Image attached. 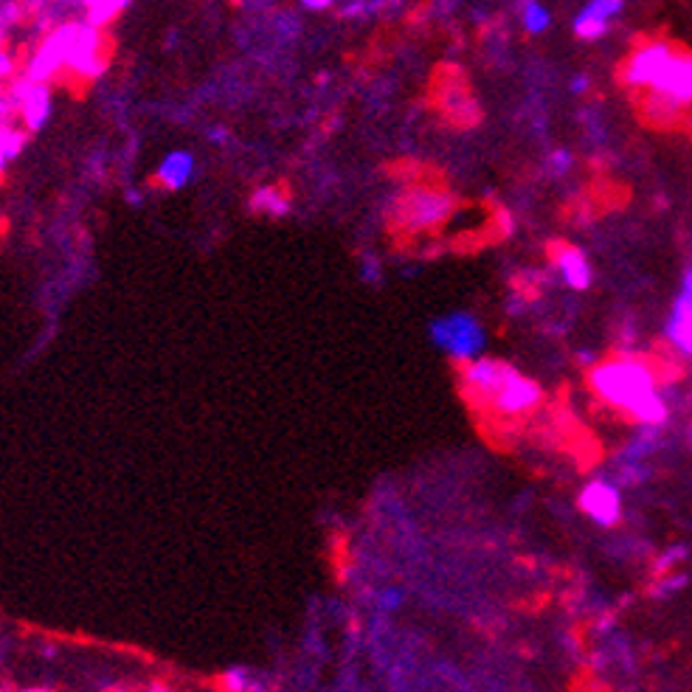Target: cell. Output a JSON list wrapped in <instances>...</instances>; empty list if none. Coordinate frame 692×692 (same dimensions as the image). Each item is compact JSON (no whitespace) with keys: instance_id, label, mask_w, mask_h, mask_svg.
Instances as JSON below:
<instances>
[{"instance_id":"cell-6","label":"cell","mask_w":692,"mask_h":692,"mask_svg":"<svg viewBox=\"0 0 692 692\" xmlns=\"http://www.w3.org/2000/svg\"><path fill=\"white\" fill-rule=\"evenodd\" d=\"M577 510L586 515L594 527L617 529L625 518V496L611 476L588 479L577 493Z\"/></svg>"},{"instance_id":"cell-8","label":"cell","mask_w":692,"mask_h":692,"mask_svg":"<svg viewBox=\"0 0 692 692\" xmlns=\"http://www.w3.org/2000/svg\"><path fill=\"white\" fill-rule=\"evenodd\" d=\"M76 20H68V23H60L54 29L48 31L46 37L40 40V46L34 48V54L26 62V71L23 76L31 79V82H54L57 76L65 74V62H68V48H71V40H74Z\"/></svg>"},{"instance_id":"cell-17","label":"cell","mask_w":692,"mask_h":692,"mask_svg":"<svg viewBox=\"0 0 692 692\" xmlns=\"http://www.w3.org/2000/svg\"><path fill=\"white\" fill-rule=\"evenodd\" d=\"M664 431L662 428H636L631 442L619 451L617 462H650L656 453L662 451Z\"/></svg>"},{"instance_id":"cell-15","label":"cell","mask_w":692,"mask_h":692,"mask_svg":"<svg viewBox=\"0 0 692 692\" xmlns=\"http://www.w3.org/2000/svg\"><path fill=\"white\" fill-rule=\"evenodd\" d=\"M625 420L631 422L633 428H667V422L673 420V403L667 389H656L650 392L645 400H639L636 406L625 414Z\"/></svg>"},{"instance_id":"cell-34","label":"cell","mask_w":692,"mask_h":692,"mask_svg":"<svg viewBox=\"0 0 692 692\" xmlns=\"http://www.w3.org/2000/svg\"><path fill=\"white\" fill-rule=\"evenodd\" d=\"M124 197H127V203H130V206H141V200H144V197H141V192H136V189H127V192H124Z\"/></svg>"},{"instance_id":"cell-13","label":"cell","mask_w":692,"mask_h":692,"mask_svg":"<svg viewBox=\"0 0 692 692\" xmlns=\"http://www.w3.org/2000/svg\"><path fill=\"white\" fill-rule=\"evenodd\" d=\"M664 338L670 349L692 361V290L678 287V296L673 299V307L664 321Z\"/></svg>"},{"instance_id":"cell-16","label":"cell","mask_w":692,"mask_h":692,"mask_svg":"<svg viewBox=\"0 0 692 692\" xmlns=\"http://www.w3.org/2000/svg\"><path fill=\"white\" fill-rule=\"evenodd\" d=\"M611 17H617V12L608 6V0H588L586 9L574 17V34L586 43H594L608 34L611 29Z\"/></svg>"},{"instance_id":"cell-35","label":"cell","mask_w":692,"mask_h":692,"mask_svg":"<svg viewBox=\"0 0 692 692\" xmlns=\"http://www.w3.org/2000/svg\"><path fill=\"white\" fill-rule=\"evenodd\" d=\"M245 692H271V690H268L259 678H251V684H248V690Z\"/></svg>"},{"instance_id":"cell-12","label":"cell","mask_w":692,"mask_h":692,"mask_svg":"<svg viewBox=\"0 0 692 692\" xmlns=\"http://www.w3.org/2000/svg\"><path fill=\"white\" fill-rule=\"evenodd\" d=\"M645 91L662 93L667 99H673L678 105L692 107V54L684 48H673V54L667 57L659 74L653 76V82Z\"/></svg>"},{"instance_id":"cell-21","label":"cell","mask_w":692,"mask_h":692,"mask_svg":"<svg viewBox=\"0 0 692 692\" xmlns=\"http://www.w3.org/2000/svg\"><path fill=\"white\" fill-rule=\"evenodd\" d=\"M687 560H690V546H687V543H670L667 549H662L659 555L653 557V563H650V577H662V574L676 572Z\"/></svg>"},{"instance_id":"cell-39","label":"cell","mask_w":692,"mask_h":692,"mask_svg":"<svg viewBox=\"0 0 692 692\" xmlns=\"http://www.w3.org/2000/svg\"><path fill=\"white\" fill-rule=\"evenodd\" d=\"M690 448H692V425H690Z\"/></svg>"},{"instance_id":"cell-11","label":"cell","mask_w":692,"mask_h":692,"mask_svg":"<svg viewBox=\"0 0 692 692\" xmlns=\"http://www.w3.org/2000/svg\"><path fill=\"white\" fill-rule=\"evenodd\" d=\"M549 265H552V273L557 276V282L574 290V293H586L594 285L591 259H588L583 248H577L572 242H552L549 245Z\"/></svg>"},{"instance_id":"cell-18","label":"cell","mask_w":692,"mask_h":692,"mask_svg":"<svg viewBox=\"0 0 692 692\" xmlns=\"http://www.w3.org/2000/svg\"><path fill=\"white\" fill-rule=\"evenodd\" d=\"M248 209L254 211V214H262V217L279 220V217L290 214V195H287L282 186H273V183L256 186L251 197H248Z\"/></svg>"},{"instance_id":"cell-38","label":"cell","mask_w":692,"mask_h":692,"mask_svg":"<svg viewBox=\"0 0 692 692\" xmlns=\"http://www.w3.org/2000/svg\"><path fill=\"white\" fill-rule=\"evenodd\" d=\"M3 169H6V164H3V161H0V175H3Z\"/></svg>"},{"instance_id":"cell-19","label":"cell","mask_w":692,"mask_h":692,"mask_svg":"<svg viewBox=\"0 0 692 692\" xmlns=\"http://www.w3.org/2000/svg\"><path fill=\"white\" fill-rule=\"evenodd\" d=\"M687 586H690V574L684 572V569H676V572L662 574V577H650L647 597L653 602L676 600L681 591H687Z\"/></svg>"},{"instance_id":"cell-40","label":"cell","mask_w":692,"mask_h":692,"mask_svg":"<svg viewBox=\"0 0 692 692\" xmlns=\"http://www.w3.org/2000/svg\"><path fill=\"white\" fill-rule=\"evenodd\" d=\"M231 3H242V0H231Z\"/></svg>"},{"instance_id":"cell-23","label":"cell","mask_w":692,"mask_h":692,"mask_svg":"<svg viewBox=\"0 0 692 692\" xmlns=\"http://www.w3.org/2000/svg\"><path fill=\"white\" fill-rule=\"evenodd\" d=\"M521 26L527 29V34H543L552 26V15L538 0H521Z\"/></svg>"},{"instance_id":"cell-25","label":"cell","mask_w":692,"mask_h":692,"mask_svg":"<svg viewBox=\"0 0 692 692\" xmlns=\"http://www.w3.org/2000/svg\"><path fill=\"white\" fill-rule=\"evenodd\" d=\"M20 17H23V6L17 0H3L0 3V37L15 29Z\"/></svg>"},{"instance_id":"cell-14","label":"cell","mask_w":692,"mask_h":692,"mask_svg":"<svg viewBox=\"0 0 692 692\" xmlns=\"http://www.w3.org/2000/svg\"><path fill=\"white\" fill-rule=\"evenodd\" d=\"M197 175V158L192 150H169L155 166V183L166 192H181Z\"/></svg>"},{"instance_id":"cell-5","label":"cell","mask_w":692,"mask_h":692,"mask_svg":"<svg viewBox=\"0 0 692 692\" xmlns=\"http://www.w3.org/2000/svg\"><path fill=\"white\" fill-rule=\"evenodd\" d=\"M431 341L456 366H462V363L484 355V349H487V332L479 324V318L459 310V313H448V316L437 318L431 324Z\"/></svg>"},{"instance_id":"cell-31","label":"cell","mask_w":692,"mask_h":692,"mask_svg":"<svg viewBox=\"0 0 692 692\" xmlns=\"http://www.w3.org/2000/svg\"><path fill=\"white\" fill-rule=\"evenodd\" d=\"M304 9H310V12H324V9H330V6H335V0H299Z\"/></svg>"},{"instance_id":"cell-33","label":"cell","mask_w":692,"mask_h":692,"mask_svg":"<svg viewBox=\"0 0 692 692\" xmlns=\"http://www.w3.org/2000/svg\"><path fill=\"white\" fill-rule=\"evenodd\" d=\"M572 91L574 93H586L588 91V76H577L572 82Z\"/></svg>"},{"instance_id":"cell-28","label":"cell","mask_w":692,"mask_h":692,"mask_svg":"<svg viewBox=\"0 0 692 692\" xmlns=\"http://www.w3.org/2000/svg\"><path fill=\"white\" fill-rule=\"evenodd\" d=\"M15 71H17L15 57H12L6 48L0 46V82H3V79H12V76H15Z\"/></svg>"},{"instance_id":"cell-9","label":"cell","mask_w":692,"mask_h":692,"mask_svg":"<svg viewBox=\"0 0 692 692\" xmlns=\"http://www.w3.org/2000/svg\"><path fill=\"white\" fill-rule=\"evenodd\" d=\"M9 99L17 110V119L23 121L26 133H40L51 121L54 113V93L48 82H31L26 76H12Z\"/></svg>"},{"instance_id":"cell-32","label":"cell","mask_w":692,"mask_h":692,"mask_svg":"<svg viewBox=\"0 0 692 692\" xmlns=\"http://www.w3.org/2000/svg\"><path fill=\"white\" fill-rule=\"evenodd\" d=\"M206 138H209L211 144H226L228 130L226 127H209V130H206Z\"/></svg>"},{"instance_id":"cell-27","label":"cell","mask_w":692,"mask_h":692,"mask_svg":"<svg viewBox=\"0 0 692 692\" xmlns=\"http://www.w3.org/2000/svg\"><path fill=\"white\" fill-rule=\"evenodd\" d=\"M338 15L344 17V20H358V17H366L369 15V0H346L344 6L338 9Z\"/></svg>"},{"instance_id":"cell-1","label":"cell","mask_w":692,"mask_h":692,"mask_svg":"<svg viewBox=\"0 0 692 692\" xmlns=\"http://www.w3.org/2000/svg\"><path fill=\"white\" fill-rule=\"evenodd\" d=\"M586 383L602 406L617 411L619 417H625L639 400L662 386L656 366L636 352H617L588 366Z\"/></svg>"},{"instance_id":"cell-36","label":"cell","mask_w":692,"mask_h":692,"mask_svg":"<svg viewBox=\"0 0 692 692\" xmlns=\"http://www.w3.org/2000/svg\"><path fill=\"white\" fill-rule=\"evenodd\" d=\"M608 6H611V9L619 15V12H622V6H625V0H608Z\"/></svg>"},{"instance_id":"cell-29","label":"cell","mask_w":692,"mask_h":692,"mask_svg":"<svg viewBox=\"0 0 692 692\" xmlns=\"http://www.w3.org/2000/svg\"><path fill=\"white\" fill-rule=\"evenodd\" d=\"M400 597H403V594H400L397 588H389V591H383V594H380V602H377V605H380L383 611H392V608L400 605Z\"/></svg>"},{"instance_id":"cell-22","label":"cell","mask_w":692,"mask_h":692,"mask_svg":"<svg viewBox=\"0 0 692 692\" xmlns=\"http://www.w3.org/2000/svg\"><path fill=\"white\" fill-rule=\"evenodd\" d=\"M130 3H133V0H91V3L85 6V20H88L91 26L105 29V26H110Z\"/></svg>"},{"instance_id":"cell-20","label":"cell","mask_w":692,"mask_h":692,"mask_svg":"<svg viewBox=\"0 0 692 692\" xmlns=\"http://www.w3.org/2000/svg\"><path fill=\"white\" fill-rule=\"evenodd\" d=\"M29 144V136L23 127H15L12 121H0V161L9 166L17 161Z\"/></svg>"},{"instance_id":"cell-7","label":"cell","mask_w":692,"mask_h":692,"mask_svg":"<svg viewBox=\"0 0 692 692\" xmlns=\"http://www.w3.org/2000/svg\"><path fill=\"white\" fill-rule=\"evenodd\" d=\"M65 71L74 74L79 82H93L107 71V40L99 26L88 20H76L74 40L68 48Z\"/></svg>"},{"instance_id":"cell-10","label":"cell","mask_w":692,"mask_h":692,"mask_svg":"<svg viewBox=\"0 0 692 692\" xmlns=\"http://www.w3.org/2000/svg\"><path fill=\"white\" fill-rule=\"evenodd\" d=\"M673 48L667 40H645L639 48H633L631 54L625 57V62L619 65V85L625 91L642 93L653 82V76L659 74L667 57L673 54Z\"/></svg>"},{"instance_id":"cell-2","label":"cell","mask_w":692,"mask_h":692,"mask_svg":"<svg viewBox=\"0 0 692 692\" xmlns=\"http://www.w3.org/2000/svg\"><path fill=\"white\" fill-rule=\"evenodd\" d=\"M456 206L459 200L445 186L417 181L408 183L406 189L394 197V203L389 206V220H392L394 231L417 237V234H431L445 226L456 214Z\"/></svg>"},{"instance_id":"cell-37","label":"cell","mask_w":692,"mask_h":692,"mask_svg":"<svg viewBox=\"0 0 692 692\" xmlns=\"http://www.w3.org/2000/svg\"><path fill=\"white\" fill-rule=\"evenodd\" d=\"M23 692H51V690H40V687H37V690H23Z\"/></svg>"},{"instance_id":"cell-24","label":"cell","mask_w":692,"mask_h":692,"mask_svg":"<svg viewBox=\"0 0 692 692\" xmlns=\"http://www.w3.org/2000/svg\"><path fill=\"white\" fill-rule=\"evenodd\" d=\"M574 166V155L569 150H552L546 155V172L555 175V178H563L569 175Z\"/></svg>"},{"instance_id":"cell-4","label":"cell","mask_w":692,"mask_h":692,"mask_svg":"<svg viewBox=\"0 0 692 692\" xmlns=\"http://www.w3.org/2000/svg\"><path fill=\"white\" fill-rule=\"evenodd\" d=\"M543 403V389L538 380H532L524 375L521 369H515L512 363H507L504 375L498 377V383L493 386V392L487 394L479 411L496 417V420L515 422L532 417Z\"/></svg>"},{"instance_id":"cell-3","label":"cell","mask_w":692,"mask_h":692,"mask_svg":"<svg viewBox=\"0 0 692 692\" xmlns=\"http://www.w3.org/2000/svg\"><path fill=\"white\" fill-rule=\"evenodd\" d=\"M431 102L437 107L442 121L456 130H473L482 124V102L473 93L465 71L459 65H439L434 85H431Z\"/></svg>"},{"instance_id":"cell-26","label":"cell","mask_w":692,"mask_h":692,"mask_svg":"<svg viewBox=\"0 0 692 692\" xmlns=\"http://www.w3.org/2000/svg\"><path fill=\"white\" fill-rule=\"evenodd\" d=\"M251 678H254V673H251V670H245V667H231V670H226V673H223V690L226 692H245L248 690V684H251Z\"/></svg>"},{"instance_id":"cell-30","label":"cell","mask_w":692,"mask_h":692,"mask_svg":"<svg viewBox=\"0 0 692 692\" xmlns=\"http://www.w3.org/2000/svg\"><path fill=\"white\" fill-rule=\"evenodd\" d=\"M12 116H17L15 105H12L9 93L0 88V121H12Z\"/></svg>"}]
</instances>
